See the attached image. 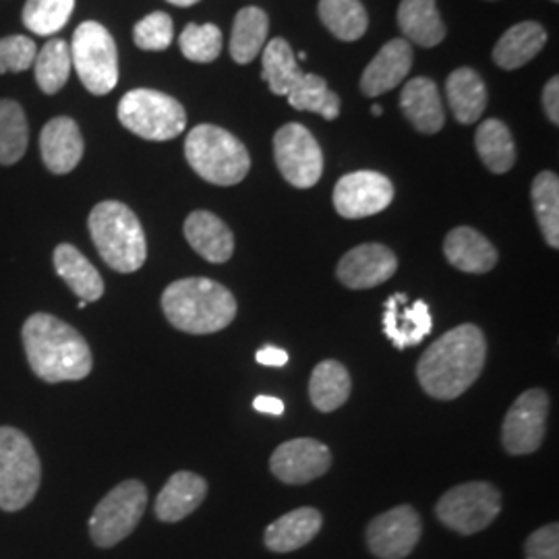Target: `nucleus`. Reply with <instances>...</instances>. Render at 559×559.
Instances as JSON below:
<instances>
[{
	"mask_svg": "<svg viewBox=\"0 0 559 559\" xmlns=\"http://www.w3.org/2000/svg\"><path fill=\"white\" fill-rule=\"evenodd\" d=\"M350 376L338 360L320 362L309 381V396L313 406L321 413H332L350 396Z\"/></svg>",
	"mask_w": 559,
	"mask_h": 559,
	"instance_id": "nucleus-30",
	"label": "nucleus"
},
{
	"mask_svg": "<svg viewBox=\"0 0 559 559\" xmlns=\"http://www.w3.org/2000/svg\"><path fill=\"white\" fill-rule=\"evenodd\" d=\"M399 270V260L392 249L380 242H365L350 249L336 267L340 282L350 290L376 288L392 278Z\"/></svg>",
	"mask_w": 559,
	"mask_h": 559,
	"instance_id": "nucleus-16",
	"label": "nucleus"
},
{
	"mask_svg": "<svg viewBox=\"0 0 559 559\" xmlns=\"http://www.w3.org/2000/svg\"><path fill=\"white\" fill-rule=\"evenodd\" d=\"M55 270L64 284L85 302H94L104 295V280L94 263L78 247L62 242L55 249Z\"/></svg>",
	"mask_w": 559,
	"mask_h": 559,
	"instance_id": "nucleus-26",
	"label": "nucleus"
},
{
	"mask_svg": "<svg viewBox=\"0 0 559 559\" xmlns=\"http://www.w3.org/2000/svg\"><path fill=\"white\" fill-rule=\"evenodd\" d=\"M549 396L545 390H526L508 411L501 427V443L508 454H535L547 433Z\"/></svg>",
	"mask_w": 559,
	"mask_h": 559,
	"instance_id": "nucleus-12",
	"label": "nucleus"
},
{
	"mask_svg": "<svg viewBox=\"0 0 559 559\" xmlns=\"http://www.w3.org/2000/svg\"><path fill=\"white\" fill-rule=\"evenodd\" d=\"M255 359L265 367H284L288 362V353L278 346H263L258 350Z\"/></svg>",
	"mask_w": 559,
	"mask_h": 559,
	"instance_id": "nucleus-44",
	"label": "nucleus"
},
{
	"mask_svg": "<svg viewBox=\"0 0 559 559\" xmlns=\"http://www.w3.org/2000/svg\"><path fill=\"white\" fill-rule=\"evenodd\" d=\"M207 496V483L200 475L179 471L162 487L156 498V516L162 522H179L193 514Z\"/></svg>",
	"mask_w": 559,
	"mask_h": 559,
	"instance_id": "nucleus-23",
	"label": "nucleus"
},
{
	"mask_svg": "<svg viewBox=\"0 0 559 559\" xmlns=\"http://www.w3.org/2000/svg\"><path fill=\"white\" fill-rule=\"evenodd\" d=\"M71 69H73L71 50L67 46V41L60 40V38L46 41L34 60L36 83L46 96L59 94L69 81Z\"/></svg>",
	"mask_w": 559,
	"mask_h": 559,
	"instance_id": "nucleus-35",
	"label": "nucleus"
},
{
	"mask_svg": "<svg viewBox=\"0 0 559 559\" xmlns=\"http://www.w3.org/2000/svg\"><path fill=\"white\" fill-rule=\"evenodd\" d=\"M526 559H559V526L547 524L535 531L524 545Z\"/></svg>",
	"mask_w": 559,
	"mask_h": 559,
	"instance_id": "nucleus-42",
	"label": "nucleus"
},
{
	"mask_svg": "<svg viewBox=\"0 0 559 559\" xmlns=\"http://www.w3.org/2000/svg\"><path fill=\"white\" fill-rule=\"evenodd\" d=\"M119 120L133 135L147 141H170L187 127V112L177 98L158 90L140 87L119 102Z\"/></svg>",
	"mask_w": 559,
	"mask_h": 559,
	"instance_id": "nucleus-7",
	"label": "nucleus"
},
{
	"mask_svg": "<svg viewBox=\"0 0 559 559\" xmlns=\"http://www.w3.org/2000/svg\"><path fill=\"white\" fill-rule=\"evenodd\" d=\"M485 360V334L473 323H462L445 332L423 353L417 365V378L431 399H459L479 380Z\"/></svg>",
	"mask_w": 559,
	"mask_h": 559,
	"instance_id": "nucleus-1",
	"label": "nucleus"
},
{
	"mask_svg": "<svg viewBox=\"0 0 559 559\" xmlns=\"http://www.w3.org/2000/svg\"><path fill=\"white\" fill-rule=\"evenodd\" d=\"M75 0H27L21 13L23 25L36 36H55L69 23Z\"/></svg>",
	"mask_w": 559,
	"mask_h": 559,
	"instance_id": "nucleus-38",
	"label": "nucleus"
},
{
	"mask_svg": "<svg viewBox=\"0 0 559 559\" xmlns=\"http://www.w3.org/2000/svg\"><path fill=\"white\" fill-rule=\"evenodd\" d=\"M38 46L27 36H7L0 38V75L23 73L34 67Z\"/></svg>",
	"mask_w": 559,
	"mask_h": 559,
	"instance_id": "nucleus-41",
	"label": "nucleus"
},
{
	"mask_svg": "<svg viewBox=\"0 0 559 559\" xmlns=\"http://www.w3.org/2000/svg\"><path fill=\"white\" fill-rule=\"evenodd\" d=\"M253 408L258 413H263V415L280 417L284 413V402L280 399H274V396H258V399L253 400Z\"/></svg>",
	"mask_w": 559,
	"mask_h": 559,
	"instance_id": "nucleus-45",
	"label": "nucleus"
},
{
	"mask_svg": "<svg viewBox=\"0 0 559 559\" xmlns=\"http://www.w3.org/2000/svg\"><path fill=\"white\" fill-rule=\"evenodd\" d=\"M318 13L328 32L342 41L359 40L369 27V15L360 0H320Z\"/></svg>",
	"mask_w": 559,
	"mask_h": 559,
	"instance_id": "nucleus-33",
	"label": "nucleus"
},
{
	"mask_svg": "<svg viewBox=\"0 0 559 559\" xmlns=\"http://www.w3.org/2000/svg\"><path fill=\"white\" fill-rule=\"evenodd\" d=\"M543 108L547 119L551 120L554 124L559 122V80L551 78L547 81L545 90H543Z\"/></svg>",
	"mask_w": 559,
	"mask_h": 559,
	"instance_id": "nucleus-43",
	"label": "nucleus"
},
{
	"mask_svg": "<svg viewBox=\"0 0 559 559\" xmlns=\"http://www.w3.org/2000/svg\"><path fill=\"white\" fill-rule=\"evenodd\" d=\"M394 185L376 170H357L344 175L334 187V207L342 218H369L390 207Z\"/></svg>",
	"mask_w": 559,
	"mask_h": 559,
	"instance_id": "nucleus-13",
	"label": "nucleus"
},
{
	"mask_svg": "<svg viewBox=\"0 0 559 559\" xmlns=\"http://www.w3.org/2000/svg\"><path fill=\"white\" fill-rule=\"evenodd\" d=\"M321 524L323 519L316 508L293 510L265 528V547L274 554L297 551L320 535Z\"/></svg>",
	"mask_w": 559,
	"mask_h": 559,
	"instance_id": "nucleus-24",
	"label": "nucleus"
},
{
	"mask_svg": "<svg viewBox=\"0 0 559 559\" xmlns=\"http://www.w3.org/2000/svg\"><path fill=\"white\" fill-rule=\"evenodd\" d=\"M433 330V318L425 300H413L396 293L383 305V332L396 348L417 346Z\"/></svg>",
	"mask_w": 559,
	"mask_h": 559,
	"instance_id": "nucleus-17",
	"label": "nucleus"
},
{
	"mask_svg": "<svg viewBox=\"0 0 559 559\" xmlns=\"http://www.w3.org/2000/svg\"><path fill=\"white\" fill-rule=\"evenodd\" d=\"M280 175L297 189H311L323 175V154L313 133L299 122L280 127L274 138Z\"/></svg>",
	"mask_w": 559,
	"mask_h": 559,
	"instance_id": "nucleus-11",
	"label": "nucleus"
},
{
	"mask_svg": "<svg viewBox=\"0 0 559 559\" xmlns=\"http://www.w3.org/2000/svg\"><path fill=\"white\" fill-rule=\"evenodd\" d=\"M501 493L498 487L485 480H471L452 487L436 506L441 524L460 535H475L485 531L500 516Z\"/></svg>",
	"mask_w": 559,
	"mask_h": 559,
	"instance_id": "nucleus-10",
	"label": "nucleus"
},
{
	"mask_svg": "<svg viewBox=\"0 0 559 559\" xmlns=\"http://www.w3.org/2000/svg\"><path fill=\"white\" fill-rule=\"evenodd\" d=\"M162 311L185 334H216L237 318L235 295L210 278H182L166 286Z\"/></svg>",
	"mask_w": 559,
	"mask_h": 559,
	"instance_id": "nucleus-3",
	"label": "nucleus"
},
{
	"mask_svg": "<svg viewBox=\"0 0 559 559\" xmlns=\"http://www.w3.org/2000/svg\"><path fill=\"white\" fill-rule=\"evenodd\" d=\"M479 158L491 173L503 175L516 164V145L510 129L498 119L480 122L475 135Z\"/></svg>",
	"mask_w": 559,
	"mask_h": 559,
	"instance_id": "nucleus-31",
	"label": "nucleus"
},
{
	"mask_svg": "<svg viewBox=\"0 0 559 559\" xmlns=\"http://www.w3.org/2000/svg\"><path fill=\"white\" fill-rule=\"evenodd\" d=\"M102 260L120 274H133L147 260V240L135 212L122 201H100L87 218Z\"/></svg>",
	"mask_w": 559,
	"mask_h": 559,
	"instance_id": "nucleus-4",
	"label": "nucleus"
},
{
	"mask_svg": "<svg viewBox=\"0 0 559 559\" xmlns=\"http://www.w3.org/2000/svg\"><path fill=\"white\" fill-rule=\"evenodd\" d=\"M332 466V454L325 443L311 438L284 441L270 459L276 479L288 485H305L320 479Z\"/></svg>",
	"mask_w": 559,
	"mask_h": 559,
	"instance_id": "nucleus-15",
	"label": "nucleus"
},
{
	"mask_svg": "<svg viewBox=\"0 0 559 559\" xmlns=\"http://www.w3.org/2000/svg\"><path fill=\"white\" fill-rule=\"evenodd\" d=\"M85 152L78 120L55 117L44 124L40 133L41 162L52 175H69L78 168Z\"/></svg>",
	"mask_w": 559,
	"mask_h": 559,
	"instance_id": "nucleus-18",
	"label": "nucleus"
},
{
	"mask_svg": "<svg viewBox=\"0 0 559 559\" xmlns=\"http://www.w3.org/2000/svg\"><path fill=\"white\" fill-rule=\"evenodd\" d=\"M147 506V489L141 480L119 483L104 496L90 519V537L94 545L110 549L127 539L140 524Z\"/></svg>",
	"mask_w": 559,
	"mask_h": 559,
	"instance_id": "nucleus-9",
	"label": "nucleus"
},
{
	"mask_svg": "<svg viewBox=\"0 0 559 559\" xmlns=\"http://www.w3.org/2000/svg\"><path fill=\"white\" fill-rule=\"evenodd\" d=\"M182 57L191 62H214L222 52V32L214 23H189L179 38Z\"/></svg>",
	"mask_w": 559,
	"mask_h": 559,
	"instance_id": "nucleus-39",
	"label": "nucleus"
},
{
	"mask_svg": "<svg viewBox=\"0 0 559 559\" xmlns=\"http://www.w3.org/2000/svg\"><path fill=\"white\" fill-rule=\"evenodd\" d=\"M29 145V122L20 102L0 98V166H13Z\"/></svg>",
	"mask_w": 559,
	"mask_h": 559,
	"instance_id": "nucleus-34",
	"label": "nucleus"
},
{
	"mask_svg": "<svg viewBox=\"0 0 559 559\" xmlns=\"http://www.w3.org/2000/svg\"><path fill=\"white\" fill-rule=\"evenodd\" d=\"M185 158L201 179L233 187L249 175L251 158L233 133L216 124H198L185 141Z\"/></svg>",
	"mask_w": 559,
	"mask_h": 559,
	"instance_id": "nucleus-5",
	"label": "nucleus"
},
{
	"mask_svg": "<svg viewBox=\"0 0 559 559\" xmlns=\"http://www.w3.org/2000/svg\"><path fill=\"white\" fill-rule=\"evenodd\" d=\"M443 253L445 260L466 274H487L498 263V249L471 226L450 230L443 242Z\"/></svg>",
	"mask_w": 559,
	"mask_h": 559,
	"instance_id": "nucleus-22",
	"label": "nucleus"
},
{
	"mask_svg": "<svg viewBox=\"0 0 559 559\" xmlns=\"http://www.w3.org/2000/svg\"><path fill=\"white\" fill-rule=\"evenodd\" d=\"M413 67V48L411 41L390 40L381 46L376 59L371 60L360 78V90L367 98H378L385 92H392L406 80Z\"/></svg>",
	"mask_w": 559,
	"mask_h": 559,
	"instance_id": "nucleus-19",
	"label": "nucleus"
},
{
	"mask_svg": "<svg viewBox=\"0 0 559 559\" xmlns=\"http://www.w3.org/2000/svg\"><path fill=\"white\" fill-rule=\"evenodd\" d=\"M170 4H175V7H193V4H198L200 0H168Z\"/></svg>",
	"mask_w": 559,
	"mask_h": 559,
	"instance_id": "nucleus-46",
	"label": "nucleus"
},
{
	"mask_svg": "<svg viewBox=\"0 0 559 559\" xmlns=\"http://www.w3.org/2000/svg\"><path fill=\"white\" fill-rule=\"evenodd\" d=\"M554 2H558V0H554Z\"/></svg>",
	"mask_w": 559,
	"mask_h": 559,
	"instance_id": "nucleus-49",
	"label": "nucleus"
},
{
	"mask_svg": "<svg viewBox=\"0 0 559 559\" xmlns=\"http://www.w3.org/2000/svg\"><path fill=\"white\" fill-rule=\"evenodd\" d=\"M540 233L551 249L559 247V179L556 173H540L531 189Z\"/></svg>",
	"mask_w": 559,
	"mask_h": 559,
	"instance_id": "nucleus-37",
	"label": "nucleus"
},
{
	"mask_svg": "<svg viewBox=\"0 0 559 559\" xmlns=\"http://www.w3.org/2000/svg\"><path fill=\"white\" fill-rule=\"evenodd\" d=\"M175 38V23L170 15L156 11L145 15L143 20L133 27V41L141 50L150 52H162L170 48Z\"/></svg>",
	"mask_w": 559,
	"mask_h": 559,
	"instance_id": "nucleus-40",
	"label": "nucleus"
},
{
	"mask_svg": "<svg viewBox=\"0 0 559 559\" xmlns=\"http://www.w3.org/2000/svg\"><path fill=\"white\" fill-rule=\"evenodd\" d=\"M399 25L402 34L420 48H433L445 38V25L436 0H402Z\"/></svg>",
	"mask_w": 559,
	"mask_h": 559,
	"instance_id": "nucleus-28",
	"label": "nucleus"
},
{
	"mask_svg": "<svg viewBox=\"0 0 559 559\" xmlns=\"http://www.w3.org/2000/svg\"><path fill=\"white\" fill-rule=\"evenodd\" d=\"M261 78L276 96H288L290 87L299 81L302 69L290 44L284 38H274L261 50Z\"/></svg>",
	"mask_w": 559,
	"mask_h": 559,
	"instance_id": "nucleus-32",
	"label": "nucleus"
},
{
	"mask_svg": "<svg viewBox=\"0 0 559 559\" xmlns=\"http://www.w3.org/2000/svg\"><path fill=\"white\" fill-rule=\"evenodd\" d=\"M185 239L210 263H224L235 253L233 230L216 214L198 210L185 221Z\"/></svg>",
	"mask_w": 559,
	"mask_h": 559,
	"instance_id": "nucleus-21",
	"label": "nucleus"
},
{
	"mask_svg": "<svg viewBox=\"0 0 559 559\" xmlns=\"http://www.w3.org/2000/svg\"><path fill=\"white\" fill-rule=\"evenodd\" d=\"M87 307V302L85 300H80V305H78V309H85Z\"/></svg>",
	"mask_w": 559,
	"mask_h": 559,
	"instance_id": "nucleus-48",
	"label": "nucleus"
},
{
	"mask_svg": "<svg viewBox=\"0 0 559 559\" xmlns=\"http://www.w3.org/2000/svg\"><path fill=\"white\" fill-rule=\"evenodd\" d=\"M371 110H373V115H376V117H381V112H383V110H381L380 104H376Z\"/></svg>",
	"mask_w": 559,
	"mask_h": 559,
	"instance_id": "nucleus-47",
	"label": "nucleus"
},
{
	"mask_svg": "<svg viewBox=\"0 0 559 559\" xmlns=\"http://www.w3.org/2000/svg\"><path fill=\"white\" fill-rule=\"evenodd\" d=\"M400 108L415 131L425 135L440 133L445 115L441 104L440 90L429 78L406 81L400 96Z\"/></svg>",
	"mask_w": 559,
	"mask_h": 559,
	"instance_id": "nucleus-20",
	"label": "nucleus"
},
{
	"mask_svg": "<svg viewBox=\"0 0 559 559\" xmlns=\"http://www.w3.org/2000/svg\"><path fill=\"white\" fill-rule=\"evenodd\" d=\"M545 41H547V32L540 23L522 21L512 25L498 40L493 48V60L501 69L514 71L535 59L545 48Z\"/></svg>",
	"mask_w": 559,
	"mask_h": 559,
	"instance_id": "nucleus-25",
	"label": "nucleus"
},
{
	"mask_svg": "<svg viewBox=\"0 0 559 559\" xmlns=\"http://www.w3.org/2000/svg\"><path fill=\"white\" fill-rule=\"evenodd\" d=\"M40 483V456L32 440L15 427H0V510H23Z\"/></svg>",
	"mask_w": 559,
	"mask_h": 559,
	"instance_id": "nucleus-6",
	"label": "nucleus"
},
{
	"mask_svg": "<svg viewBox=\"0 0 559 559\" xmlns=\"http://www.w3.org/2000/svg\"><path fill=\"white\" fill-rule=\"evenodd\" d=\"M288 102L293 108L305 110V112H316L325 120H336L340 115L338 94H334L328 83L320 75L313 73H302L299 81L290 87L288 92Z\"/></svg>",
	"mask_w": 559,
	"mask_h": 559,
	"instance_id": "nucleus-36",
	"label": "nucleus"
},
{
	"mask_svg": "<svg viewBox=\"0 0 559 559\" xmlns=\"http://www.w3.org/2000/svg\"><path fill=\"white\" fill-rule=\"evenodd\" d=\"M420 539V519L413 506H399L367 526L369 551L380 559H404Z\"/></svg>",
	"mask_w": 559,
	"mask_h": 559,
	"instance_id": "nucleus-14",
	"label": "nucleus"
},
{
	"mask_svg": "<svg viewBox=\"0 0 559 559\" xmlns=\"http://www.w3.org/2000/svg\"><path fill=\"white\" fill-rule=\"evenodd\" d=\"M445 96L454 119L462 124H473L487 108V87L479 73L471 67H460L445 81Z\"/></svg>",
	"mask_w": 559,
	"mask_h": 559,
	"instance_id": "nucleus-27",
	"label": "nucleus"
},
{
	"mask_svg": "<svg viewBox=\"0 0 559 559\" xmlns=\"http://www.w3.org/2000/svg\"><path fill=\"white\" fill-rule=\"evenodd\" d=\"M270 32V20L260 7H245L233 23L230 57L239 64H249L263 50Z\"/></svg>",
	"mask_w": 559,
	"mask_h": 559,
	"instance_id": "nucleus-29",
	"label": "nucleus"
},
{
	"mask_svg": "<svg viewBox=\"0 0 559 559\" xmlns=\"http://www.w3.org/2000/svg\"><path fill=\"white\" fill-rule=\"evenodd\" d=\"M71 62L83 87L94 96L110 94L119 83V50L112 34L98 21H83L73 34Z\"/></svg>",
	"mask_w": 559,
	"mask_h": 559,
	"instance_id": "nucleus-8",
	"label": "nucleus"
},
{
	"mask_svg": "<svg viewBox=\"0 0 559 559\" xmlns=\"http://www.w3.org/2000/svg\"><path fill=\"white\" fill-rule=\"evenodd\" d=\"M25 357L34 376L46 383L85 380L94 357L80 332L50 313H34L21 328Z\"/></svg>",
	"mask_w": 559,
	"mask_h": 559,
	"instance_id": "nucleus-2",
	"label": "nucleus"
}]
</instances>
